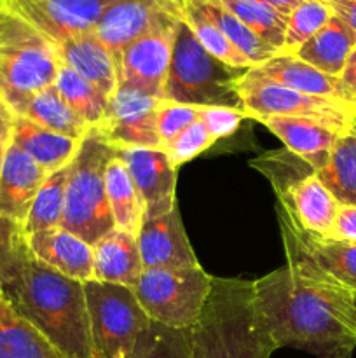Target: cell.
<instances>
[{
  "label": "cell",
  "instance_id": "47",
  "mask_svg": "<svg viewBox=\"0 0 356 358\" xmlns=\"http://www.w3.org/2000/svg\"><path fill=\"white\" fill-rule=\"evenodd\" d=\"M0 96H2V93H0Z\"/></svg>",
  "mask_w": 356,
  "mask_h": 358
},
{
  "label": "cell",
  "instance_id": "19",
  "mask_svg": "<svg viewBox=\"0 0 356 358\" xmlns=\"http://www.w3.org/2000/svg\"><path fill=\"white\" fill-rule=\"evenodd\" d=\"M255 121L271 129L290 152L302 157L316 171L327 164L339 135L346 129L330 122L311 117H285V115H265ZM349 129V128H348Z\"/></svg>",
  "mask_w": 356,
  "mask_h": 358
},
{
  "label": "cell",
  "instance_id": "39",
  "mask_svg": "<svg viewBox=\"0 0 356 358\" xmlns=\"http://www.w3.org/2000/svg\"><path fill=\"white\" fill-rule=\"evenodd\" d=\"M328 238L356 243V206H339L337 217Z\"/></svg>",
  "mask_w": 356,
  "mask_h": 358
},
{
  "label": "cell",
  "instance_id": "33",
  "mask_svg": "<svg viewBox=\"0 0 356 358\" xmlns=\"http://www.w3.org/2000/svg\"><path fill=\"white\" fill-rule=\"evenodd\" d=\"M65 30L94 31L112 0H28Z\"/></svg>",
  "mask_w": 356,
  "mask_h": 358
},
{
  "label": "cell",
  "instance_id": "37",
  "mask_svg": "<svg viewBox=\"0 0 356 358\" xmlns=\"http://www.w3.org/2000/svg\"><path fill=\"white\" fill-rule=\"evenodd\" d=\"M199 108L201 107L161 100L159 114H157V131H159L161 149H164L187 126L198 121Z\"/></svg>",
  "mask_w": 356,
  "mask_h": 358
},
{
  "label": "cell",
  "instance_id": "7",
  "mask_svg": "<svg viewBox=\"0 0 356 358\" xmlns=\"http://www.w3.org/2000/svg\"><path fill=\"white\" fill-rule=\"evenodd\" d=\"M61 62L47 38L23 16L0 7V93L27 96L54 84Z\"/></svg>",
  "mask_w": 356,
  "mask_h": 358
},
{
  "label": "cell",
  "instance_id": "30",
  "mask_svg": "<svg viewBox=\"0 0 356 358\" xmlns=\"http://www.w3.org/2000/svg\"><path fill=\"white\" fill-rule=\"evenodd\" d=\"M54 86L63 100L70 105V108L79 115L87 128H96L103 121L108 96L89 80L84 79L80 73L61 63L54 79Z\"/></svg>",
  "mask_w": 356,
  "mask_h": 358
},
{
  "label": "cell",
  "instance_id": "24",
  "mask_svg": "<svg viewBox=\"0 0 356 358\" xmlns=\"http://www.w3.org/2000/svg\"><path fill=\"white\" fill-rule=\"evenodd\" d=\"M251 72L265 77V79L274 80V83L290 87V90L299 91V93L342 101L337 77L320 72L309 63L297 58L295 55L279 52L262 65L251 66Z\"/></svg>",
  "mask_w": 356,
  "mask_h": 358
},
{
  "label": "cell",
  "instance_id": "34",
  "mask_svg": "<svg viewBox=\"0 0 356 358\" xmlns=\"http://www.w3.org/2000/svg\"><path fill=\"white\" fill-rule=\"evenodd\" d=\"M332 16L334 13L327 0H302L286 16L285 41H283L281 52L293 55L304 42H307L316 31H320Z\"/></svg>",
  "mask_w": 356,
  "mask_h": 358
},
{
  "label": "cell",
  "instance_id": "1",
  "mask_svg": "<svg viewBox=\"0 0 356 358\" xmlns=\"http://www.w3.org/2000/svg\"><path fill=\"white\" fill-rule=\"evenodd\" d=\"M255 306L276 346H293L321 357L356 348V296L309 266L285 268L253 282Z\"/></svg>",
  "mask_w": 356,
  "mask_h": 358
},
{
  "label": "cell",
  "instance_id": "20",
  "mask_svg": "<svg viewBox=\"0 0 356 358\" xmlns=\"http://www.w3.org/2000/svg\"><path fill=\"white\" fill-rule=\"evenodd\" d=\"M31 254L54 271L86 283L94 280L93 247L63 227L38 231L27 236Z\"/></svg>",
  "mask_w": 356,
  "mask_h": 358
},
{
  "label": "cell",
  "instance_id": "38",
  "mask_svg": "<svg viewBox=\"0 0 356 358\" xmlns=\"http://www.w3.org/2000/svg\"><path fill=\"white\" fill-rule=\"evenodd\" d=\"M246 119L244 112L230 107H201L199 108V121L206 126L209 135L215 140L230 136L237 131L239 124Z\"/></svg>",
  "mask_w": 356,
  "mask_h": 358
},
{
  "label": "cell",
  "instance_id": "10",
  "mask_svg": "<svg viewBox=\"0 0 356 358\" xmlns=\"http://www.w3.org/2000/svg\"><path fill=\"white\" fill-rule=\"evenodd\" d=\"M3 3L16 10L47 38L63 65L80 73L108 98L114 94L119 84L117 65L114 56L101 44L94 31L77 34L65 30L28 0H6Z\"/></svg>",
  "mask_w": 356,
  "mask_h": 358
},
{
  "label": "cell",
  "instance_id": "45",
  "mask_svg": "<svg viewBox=\"0 0 356 358\" xmlns=\"http://www.w3.org/2000/svg\"><path fill=\"white\" fill-rule=\"evenodd\" d=\"M351 128L356 131V115H355V119H353V122H351Z\"/></svg>",
  "mask_w": 356,
  "mask_h": 358
},
{
  "label": "cell",
  "instance_id": "13",
  "mask_svg": "<svg viewBox=\"0 0 356 358\" xmlns=\"http://www.w3.org/2000/svg\"><path fill=\"white\" fill-rule=\"evenodd\" d=\"M177 16L168 17L122 51L117 63L119 83L150 96L163 98L177 37Z\"/></svg>",
  "mask_w": 356,
  "mask_h": 358
},
{
  "label": "cell",
  "instance_id": "9",
  "mask_svg": "<svg viewBox=\"0 0 356 358\" xmlns=\"http://www.w3.org/2000/svg\"><path fill=\"white\" fill-rule=\"evenodd\" d=\"M96 358H133L150 318L133 289L89 280L84 283Z\"/></svg>",
  "mask_w": 356,
  "mask_h": 358
},
{
  "label": "cell",
  "instance_id": "11",
  "mask_svg": "<svg viewBox=\"0 0 356 358\" xmlns=\"http://www.w3.org/2000/svg\"><path fill=\"white\" fill-rule=\"evenodd\" d=\"M237 94L246 119L265 115L311 117L330 122L341 129L351 128L355 119V110L342 101L299 93L274 80L257 76L251 69H248L243 79L237 83Z\"/></svg>",
  "mask_w": 356,
  "mask_h": 358
},
{
  "label": "cell",
  "instance_id": "8",
  "mask_svg": "<svg viewBox=\"0 0 356 358\" xmlns=\"http://www.w3.org/2000/svg\"><path fill=\"white\" fill-rule=\"evenodd\" d=\"M212 278L201 264L180 269H143L133 292L150 320L164 327L188 331L205 310Z\"/></svg>",
  "mask_w": 356,
  "mask_h": 358
},
{
  "label": "cell",
  "instance_id": "44",
  "mask_svg": "<svg viewBox=\"0 0 356 358\" xmlns=\"http://www.w3.org/2000/svg\"><path fill=\"white\" fill-rule=\"evenodd\" d=\"M351 357H353V348H341V350H335V352L325 353V355L318 358H351Z\"/></svg>",
  "mask_w": 356,
  "mask_h": 358
},
{
  "label": "cell",
  "instance_id": "48",
  "mask_svg": "<svg viewBox=\"0 0 356 358\" xmlns=\"http://www.w3.org/2000/svg\"><path fill=\"white\" fill-rule=\"evenodd\" d=\"M355 115H356V110H355Z\"/></svg>",
  "mask_w": 356,
  "mask_h": 358
},
{
  "label": "cell",
  "instance_id": "31",
  "mask_svg": "<svg viewBox=\"0 0 356 358\" xmlns=\"http://www.w3.org/2000/svg\"><path fill=\"white\" fill-rule=\"evenodd\" d=\"M70 164L49 173L42 182L23 226L24 236H30L38 231L52 229V227H61Z\"/></svg>",
  "mask_w": 356,
  "mask_h": 358
},
{
  "label": "cell",
  "instance_id": "36",
  "mask_svg": "<svg viewBox=\"0 0 356 358\" xmlns=\"http://www.w3.org/2000/svg\"><path fill=\"white\" fill-rule=\"evenodd\" d=\"M215 142L216 140L209 135L206 126L198 119L191 126H187L184 131L178 133L163 150L170 156L171 163L178 168L187 161L198 157L199 154L206 152Z\"/></svg>",
  "mask_w": 356,
  "mask_h": 358
},
{
  "label": "cell",
  "instance_id": "28",
  "mask_svg": "<svg viewBox=\"0 0 356 358\" xmlns=\"http://www.w3.org/2000/svg\"><path fill=\"white\" fill-rule=\"evenodd\" d=\"M320 180L342 206H356V131L339 135L327 164L316 171Z\"/></svg>",
  "mask_w": 356,
  "mask_h": 358
},
{
  "label": "cell",
  "instance_id": "18",
  "mask_svg": "<svg viewBox=\"0 0 356 358\" xmlns=\"http://www.w3.org/2000/svg\"><path fill=\"white\" fill-rule=\"evenodd\" d=\"M47 175L40 164L10 142L0 168V220L23 229L31 203Z\"/></svg>",
  "mask_w": 356,
  "mask_h": 358
},
{
  "label": "cell",
  "instance_id": "29",
  "mask_svg": "<svg viewBox=\"0 0 356 358\" xmlns=\"http://www.w3.org/2000/svg\"><path fill=\"white\" fill-rule=\"evenodd\" d=\"M205 13L212 17L220 31L227 37V41L251 63V66L262 65L279 55L278 49L262 41L255 31H251L243 21L237 20L229 9L222 3V0H199Z\"/></svg>",
  "mask_w": 356,
  "mask_h": 358
},
{
  "label": "cell",
  "instance_id": "6",
  "mask_svg": "<svg viewBox=\"0 0 356 358\" xmlns=\"http://www.w3.org/2000/svg\"><path fill=\"white\" fill-rule=\"evenodd\" d=\"M250 164L271 182L278 210L293 227L328 236L341 205L309 163L281 149L262 154Z\"/></svg>",
  "mask_w": 356,
  "mask_h": 358
},
{
  "label": "cell",
  "instance_id": "14",
  "mask_svg": "<svg viewBox=\"0 0 356 358\" xmlns=\"http://www.w3.org/2000/svg\"><path fill=\"white\" fill-rule=\"evenodd\" d=\"M286 259L302 262L356 296V243L293 227L278 210Z\"/></svg>",
  "mask_w": 356,
  "mask_h": 358
},
{
  "label": "cell",
  "instance_id": "22",
  "mask_svg": "<svg viewBox=\"0 0 356 358\" xmlns=\"http://www.w3.org/2000/svg\"><path fill=\"white\" fill-rule=\"evenodd\" d=\"M6 103L9 105L14 115L28 119L42 128L51 129L68 138L82 140L84 135L89 131L79 115L63 100L54 84L27 96L10 98V100H6Z\"/></svg>",
  "mask_w": 356,
  "mask_h": 358
},
{
  "label": "cell",
  "instance_id": "17",
  "mask_svg": "<svg viewBox=\"0 0 356 358\" xmlns=\"http://www.w3.org/2000/svg\"><path fill=\"white\" fill-rule=\"evenodd\" d=\"M136 240L143 269H180L199 264L178 208L157 217H143Z\"/></svg>",
  "mask_w": 356,
  "mask_h": 358
},
{
  "label": "cell",
  "instance_id": "12",
  "mask_svg": "<svg viewBox=\"0 0 356 358\" xmlns=\"http://www.w3.org/2000/svg\"><path fill=\"white\" fill-rule=\"evenodd\" d=\"M161 100L128 84H117L108 98L105 117L96 129L114 149L147 147L161 149L157 114Z\"/></svg>",
  "mask_w": 356,
  "mask_h": 358
},
{
  "label": "cell",
  "instance_id": "46",
  "mask_svg": "<svg viewBox=\"0 0 356 358\" xmlns=\"http://www.w3.org/2000/svg\"><path fill=\"white\" fill-rule=\"evenodd\" d=\"M3 2H6V0H0V7H2V6H3Z\"/></svg>",
  "mask_w": 356,
  "mask_h": 358
},
{
  "label": "cell",
  "instance_id": "43",
  "mask_svg": "<svg viewBox=\"0 0 356 358\" xmlns=\"http://www.w3.org/2000/svg\"><path fill=\"white\" fill-rule=\"evenodd\" d=\"M264 2H267L269 6H272L274 9H278L281 14L288 16V14L292 13V10L295 9V7L299 6L302 0H264Z\"/></svg>",
  "mask_w": 356,
  "mask_h": 358
},
{
  "label": "cell",
  "instance_id": "26",
  "mask_svg": "<svg viewBox=\"0 0 356 358\" xmlns=\"http://www.w3.org/2000/svg\"><path fill=\"white\" fill-rule=\"evenodd\" d=\"M355 48V31L334 14L327 24L304 42L293 55L320 72L339 79Z\"/></svg>",
  "mask_w": 356,
  "mask_h": 358
},
{
  "label": "cell",
  "instance_id": "40",
  "mask_svg": "<svg viewBox=\"0 0 356 358\" xmlns=\"http://www.w3.org/2000/svg\"><path fill=\"white\" fill-rule=\"evenodd\" d=\"M339 87H341V96L346 105L356 110V48L348 58L344 70L339 77Z\"/></svg>",
  "mask_w": 356,
  "mask_h": 358
},
{
  "label": "cell",
  "instance_id": "41",
  "mask_svg": "<svg viewBox=\"0 0 356 358\" xmlns=\"http://www.w3.org/2000/svg\"><path fill=\"white\" fill-rule=\"evenodd\" d=\"M13 121H14L13 110H10L9 105L6 103V100L0 96V168H2L3 156H6V150L10 143Z\"/></svg>",
  "mask_w": 356,
  "mask_h": 358
},
{
  "label": "cell",
  "instance_id": "21",
  "mask_svg": "<svg viewBox=\"0 0 356 358\" xmlns=\"http://www.w3.org/2000/svg\"><path fill=\"white\" fill-rule=\"evenodd\" d=\"M94 280L133 289L143 273L135 234L114 229L93 245Z\"/></svg>",
  "mask_w": 356,
  "mask_h": 358
},
{
  "label": "cell",
  "instance_id": "23",
  "mask_svg": "<svg viewBox=\"0 0 356 358\" xmlns=\"http://www.w3.org/2000/svg\"><path fill=\"white\" fill-rule=\"evenodd\" d=\"M0 358H68L14 308L0 287Z\"/></svg>",
  "mask_w": 356,
  "mask_h": 358
},
{
  "label": "cell",
  "instance_id": "4",
  "mask_svg": "<svg viewBox=\"0 0 356 358\" xmlns=\"http://www.w3.org/2000/svg\"><path fill=\"white\" fill-rule=\"evenodd\" d=\"M246 72L248 69L229 65L206 51L187 24L178 20L173 56L161 100L194 107H230L243 112L237 83Z\"/></svg>",
  "mask_w": 356,
  "mask_h": 358
},
{
  "label": "cell",
  "instance_id": "25",
  "mask_svg": "<svg viewBox=\"0 0 356 358\" xmlns=\"http://www.w3.org/2000/svg\"><path fill=\"white\" fill-rule=\"evenodd\" d=\"M10 142L40 164L47 173L68 166L79 150L80 140L45 129L28 119L14 115Z\"/></svg>",
  "mask_w": 356,
  "mask_h": 358
},
{
  "label": "cell",
  "instance_id": "5",
  "mask_svg": "<svg viewBox=\"0 0 356 358\" xmlns=\"http://www.w3.org/2000/svg\"><path fill=\"white\" fill-rule=\"evenodd\" d=\"M114 152L100 131L89 128L70 164L61 227L91 247L115 227L105 187V170Z\"/></svg>",
  "mask_w": 356,
  "mask_h": 358
},
{
  "label": "cell",
  "instance_id": "15",
  "mask_svg": "<svg viewBox=\"0 0 356 358\" xmlns=\"http://www.w3.org/2000/svg\"><path fill=\"white\" fill-rule=\"evenodd\" d=\"M124 161L143 203V217H157L177 208V166L163 149H115Z\"/></svg>",
  "mask_w": 356,
  "mask_h": 358
},
{
  "label": "cell",
  "instance_id": "16",
  "mask_svg": "<svg viewBox=\"0 0 356 358\" xmlns=\"http://www.w3.org/2000/svg\"><path fill=\"white\" fill-rule=\"evenodd\" d=\"M171 16L168 0H112L94 27V35L110 51L117 65L122 51L131 42Z\"/></svg>",
  "mask_w": 356,
  "mask_h": 358
},
{
  "label": "cell",
  "instance_id": "32",
  "mask_svg": "<svg viewBox=\"0 0 356 358\" xmlns=\"http://www.w3.org/2000/svg\"><path fill=\"white\" fill-rule=\"evenodd\" d=\"M222 3L262 41L281 52L286 30L285 14L264 0H222Z\"/></svg>",
  "mask_w": 356,
  "mask_h": 358
},
{
  "label": "cell",
  "instance_id": "42",
  "mask_svg": "<svg viewBox=\"0 0 356 358\" xmlns=\"http://www.w3.org/2000/svg\"><path fill=\"white\" fill-rule=\"evenodd\" d=\"M332 13L341 17L356 35V0H327Z\"/></svg>",
  "mask_w": 356,
  "mask_h": 358
},
{
  "label": "cell",
  "instance_id": "27",
  "mask_svg": "<svg viewBox=\"0 0 356 358\" xmlns=\"http://www.w3.org/2000/svg\"><path fill=\"white\" fill-rule=\"evenodd\" d=\"M108 205L117 229L138 236L143 220V203L124 161L114 152L105 170Z\"/></svg>",
  "mask_w": 356,
  "mask_h": 358
},
{
  "label": "cell",
  "instance_id": "2",
  "mask_svg": "<svg viewBox=\"0 0 356 358\" xmlns=\"http://www.w3.org/2000/svg\"><path fill=\"white\" fill-rule=\"evenodd\" d=\"M0 287L59 352L96 358L84 283L38 261L23 229L6 220H0Z\"/></svg>",
  "mask_w": 356,
  "mask_h": 358
},
{
  "label": "cell",
  "instance_id": "35",
  "mask_svg": "<svg viewBox=\"0 0 356 358\" xmlns=\"http://www.w3.org/2000/svg\"><path fill=\"white\" fill-rule=\"evenodd\" d=\"M133 358H192L187 331L150 322L136 345Z\"/></svg>",
  "mask_w": 356,
  "mask_h": 358
},
{
  "label": "cell",
  "instance_id": "3",
  "mask_svg": "<svg viewBox=\"0 0 356 358\" xmlns=\"http://www.w3.org/2000/svg\"><path fill=\"white\" fill-rule=\"evenodd\" d=\"M192 358H271L278 350L255 306L253 282L212 278L199 320L187 331Z\"/></svg>",
  "mask_w": 356,
  "mask_h": 358
}]
</instances>
